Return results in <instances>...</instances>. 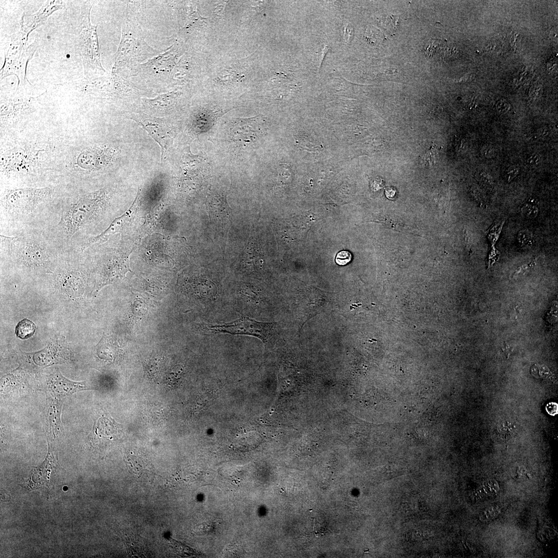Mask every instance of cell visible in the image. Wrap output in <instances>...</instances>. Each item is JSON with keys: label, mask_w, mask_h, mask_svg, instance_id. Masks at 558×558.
<instances>
[{"label": "cell", "mask_w": 558, "mask_h": 558, "mask_svg": "<svg viewBox=\"0 0 558 558\" xmlns=\"http://www.w3.org/2000/svg\"><path fill=\"white\" fill-rule=\"evenodd\" d=\"M1 252L2 257L10 258L31 270L46 267L58 257L48 239L30 233L16 236L1 235Z\"/></svg>", "instance_id": "obj_1"}, {"label": "cell", "mask_w": 558, "mask_h": 558, "mask_svg": "<svg viewBox=\"0 0 558 558\" xmlns=\"http://www.w3.org/2000/svg\"><path fill=\"white\" fill-rule=\"evenodd\" d=\"M105 191L79 195L62 209L57 224L59 237L69 240L90 225L104 209L108 198Z\"/></svg>", "instance_id": "obj_2"}, {"label": "cell", "mask_w": 558, "mask_h": 558, "mask_svg": "<svg viewBox=\"0 0 558 558\" xmlns=\"http://www.w3.org/2000/svg\"><path fill=\"white\" fill-rule=\"evenodd\" d=\"M54 194L51 188L6 190L2 196V214L14 222L29 220L37 215Z\"/></svg>", "instance_id": "obj_3"}, {"label": "cell", "mask_w": 558, "mask_h": 558, "mask_svg": "<svg viewBox=\"0 0 558 558\" xmlns=\"http://www.w3.org/2000/svg\"><path fill=\"white\" fill-rule=\"evenodd\" d=\"M91 8L89 6L84 7L81 13L80 47L87 76L103 74L105 72L101 64L97 26L92 25L90 22Z\"/></svg>", "instance_id": "obj_4"}, {"label": "cell", "mask_w": 558, "mask_h": 558, "mask_svg": "<svg viewBox=\"0 0 558 558\" xmlns=\"http://www.w3.org/2000/svg\"><path fill=\"white\" fill-rule=\"evenodd\" d=\"M28 38L19 33L6 53L5 65L1 70L2 79L13 75L17 77L19 81L17 89L27 84V64L36 49L35 43L28 47L26 46Z\"/></svg>", "instance_id": "obj_5"}, {"label": "cell", "mask_w": 558, "mask_h": 558, "mask_svg": "<svg viewBox=\"0 0 558 558\" xmlns=\"http://www.w3.org/2000/svg\"><path fill=\"white\" fill-rule=\"evenodd\" d=\"M275 327V323L260 322L244 317L229 323L205 325L204 329L210 333L254 336L267 344L273 336Z\"/></svg>", "instance_id": "obj_6"}, {"label": "cell", "mask_w": 558, "mask_h": 558, "mask_svg": "<svg viewBox=\"0 0 558 558\" xmlns=\"http://www.w3.org/2000/svg\"><path fill=\"white\" fill-rule=\"evenodd\" d=\"M142 127L160 146L161 159L171 147L175 134L173 129L163 119L151 117L144 114H137L131 117Z\"/></svg>", "instance_id": "obj_7"}, {"label": "cell", "mask_w": 558, "mask_h": 558, "mask_svg": "<svg viewBox=\"0 0 558 558\" xmlns=\"http://www.w3.org/2000/svg\"><path fill=\"white\" fill-rule=\"evenodd\" d=\"M261 122L258 116L235 119L230 130L231 139L245 147L256 143L262 135Z\"/></svg>", "instance_id": "obj_8"}, {"label": "cell", "mask_w": 558, "mask_h": 558, "mask_svg": "<svg viewBox=\"0 0 558 558\" xmlns=\"http://www.w3.org/2000/svg\"><path fill=\"white\" fill-rule=\"evenodd\" d=\"M65 3L53 1L47 3L38 12L30 16H24L20 22V33L28 37L29 34L41 25L45 20L54 11L64 9Z\"/></svg>", "instance_id": "obj_9"}, {"label": "cell", "mask_w": 558, "mask_h": 558, "mask_svg": "<svg viewBox=\"0 0 558 558\" xmlns=\"http://www.w3.org/2000/svg\"><path fill=\"white\" fill-rule=\"evenodd\" d=\"M47 385L48 389L54 395L58 396H68L86 389L85 382H73L66 379L60 373L51 375Z\"/></svg>", "instance_id": "obj_10"}, {"label": "cell", "mask_w": 558, "mask_h": 558, "mask_svg": "<svg viewBox=\"0 0 558 558\" xmlns=\"http://www.w3.org/2000/svg\"><path fill=\"white\" fill-rule=\"evenodd\" d=\"M209 205L212 219L219 223L227 221L230 215L231 209L225 195L214 193L210 196Z\"/></svg>", "instance_id": "obj_11"}, {"label": "cell", "mask_w": 558, "mask_h": 558, "mask_svg": "<svg viewBox=\"0 0 558 558\" xmlns=\"http://www.w3.org/2000/svg\"><path fill=\"white\" fill-rule=\"evenodd\" d=\"M36 326L34 323L25 319L21 321L15 328V334L16 336L22 340L28 339L32 337L35 333Z\"/></svg>", "instance_id": "obj_12"}, {"label": "cell", "mask_w": 558, "mask_h": 558, "mask_svg": "<svg viewBox=\"0 0 558 558\" xmlns=\"http://www.w3.org/2000/svg\"><path fill=\"white\" fill-rule=\"evenodd\" d=\"M438 156V149L436 146H431L423 155L422 159V163L426 166H432L435 165Z\"/></svg>", "instance_id": "obj_13"}, {"label": "cell", "mask_w": 558, "mask_h": 558, "mask_svg": "<svg viewBox=\"0 0 558 558\" xmlns=\"http://www.w3.org/2000/svg\"><path fill=\"white\" fill-rule=\"evenodd\" d=\"M442 45V40L438 39L429 40L426 44L424 50L426 55L431 56L440 49Z\"/></svg>", "instance_id": "obj_14"}, {"label": "cell", "mask_w": 558, "mask_h": 558, "mask_svg": "<svg viewBox=\"0 0 558 558\" xmlns=\"http://www.w3.org/2000/svg\"><path fill=\"white\" fill-rule=\"evenodd\" d=\"M532 237V233L525 230L520 232L518 239L520 245L525 248L531 245Z\"/></svg>", "instance_id": "obj_15"}, {"label": "cell", "mask_w": 558, "mask_h": 558, "mask_svg": "<svg viewBox=\"0 0 558 558\" xmlns=\"http://www.w3.org/2000/svg\"><path fill=\"white\" fill-rule=\"evenodd\" d=\"M521 212L524 216L528 218L533 219L537 216L539 209L535 205L528 203L523 206Z\"/></svg>", "instance_id": "obj_16"}, {"label": "cell", "mask_w": 558, "mask_h": 558, "mask_svg": "<svg viewBox=\"0 0 558 558\" xmlns=\"http://www.w3.org/2000/svg\"><path fill=\"white\" fill-rule=\"evenodd\" d=\"M352 259V255L349 252L341 251L337 255L335 261L337 264L343 266L348 264Z\"/></svg>", "instance_id": "obj_17"}, {"label": "cell", "mask_w": 558, "mask_h": 558, "mask_svg": "<svg viewBox=\"0 0 558 558\" xmlns=\"http://www.w3.org/2000/svg\"><path fill=\"white\" fill-rule=\"evenodd\" d=\"M519 168L515 166L510 167L506 171L505 178L508 182L512 181L519 174Z\"/></svg>", "instance_id": "obj_18"}, {"label": "cell", "mask_w": 558, "mask_h": 558, "mask_svg": "<svg viewBox=\"0 0 558 558\" xmlns=\"http://www.w3.org/2000/svg\"><path fill=\"white\" fill-rule=\"evenodd\" d=\"M481 154L484 157L490 159L494 156L495 151L492 147L485 145L481 148Z\"/></svg>", "instance_id": "obj_19"}, {"label": "cell", "mask_w": 558, "mask_h": 558, "mask_svg": "<svg viewBox=\"0 0 558 558\" xmlns=\"http://www.w3.org/2000/svg\"><path fill=\"white\" fill-rule=\"evenodd\" d=\"M540 156L536 153L531 154L527 160V164L531 167L538 166L540 164Z\"/></svg>", "instance_id": "obj_20"}, {"label": "cell", "mask_w": 558, "mask_h": 558, "mask_svg": "<svg viewBox=\"0 0 558 558\" xmlns=\"http://www.w3.org/2000/svg\"><path fill=\"white\" fill-rule=\"evenodd\" d=\"M498 111L502 113L507 112L510 109V105L507 101L502 100L497 104Z\"/></svg>", "instance_id": "obj_21"}, {"label": "cell", "mask_w": 558, "mask_h": 558, "mask_svg": "<svg viewBox=\"0 0 558 558\" xmlns=\"http://www.w3.org/2000/svg\"><path fill=\"white\" fill-rule=\"evenodd\" d=\"M480 177L481 180L487 185H492L493 183V180L491 176L489 174L484 172H481L480 174Z\"/></svg>", "instance_id": "obj_22"}, {"label": "cell", "mask_w": 558, "mask_h": 558, "mask_svg": "<svg viewBox=\"0 0 558 558\" xmlns=\"http://www.w3.org/2000/svg\"><path fill=\"white\" fill-rule=\"evenodd\" d=\"M538 135L540 137L546 138L549 135V131L546 128H541L538 131Z\"/></svg>", "instance_id": "obj_23"}]
</instances>
